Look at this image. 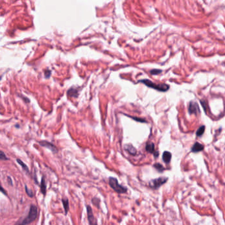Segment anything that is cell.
I'll use <instances>...</instances> for the list:
<instances>
[{
	"label": "cell",
	"mask_w": 225,
	"mask_h": 225,
	"mask_svg": "<svg viewBox=\"0 0 225 225\" xmlns=\"http://www.w3.org/2000/svg\"><path fill=\"white\" fill-rule=\"evenodd\" d=\"M67 94H68V96H77V94H78V92H77V91L75 89H70L68 92H67Z\"/></svg>",
	"instance_id": "16"
},
{
	"label": "cell",
	"mask_w": 225,
	"mask_h": 225,
	"mask_svg": "<svg viewBox=\"0 0 225 225\" xmlns=\"http://www.w3.org/2000/svg\"><path fill=\"white\" fill-rule=\"evenodd\" d=\"M203 149H204V146L203 145L198 143V142H196V143L194 145L193 147H192L191 151L193 152H198L203 151Z\"/></svg>",
	"instance_id": "9"
},
{
	"label": "cell",
	"mask_w": 225,
	"mask_h": 225,
	"mask_svg": "<svg viewBox=\"0 0 225 225\" xmlns=\"http://www.w3.org/2000/svg\"><path fill=\"white\" fill-rule=\"evenodd\" d=\"M100 203H101V199L97 198V197H94L92 199V203L98 209H100Z\"/></svg>",
	"instance_id": "15"
},
{
	"label": "cell",
	"mask_w": 225,
	"mask_h": 225,
	"mask_svg": "<svg viewBox=\"0 0 225 225\" xmlns=\"http://www.w3.org/2000/svg\"><path fill=\"white\" fill-rule=\"evenodd\" d=\"M168 180V178L165 177H160L159 178L157 179H154L150 182L149 183V186L152 188L154 189H157L159 188V187H161L162 185H163L166 182V181Z\"/></svg>",
	"instance_id": "4"
},
{
	"label": "cell",
	"mask_w": 225,
	"mask_h": 225,
	"mask_svg": "<svg viewBox=\"0 0 225 225\" xmlns=\"http://www.w3.org/2000/svg\"><path fill=\"white\" fill-rule=\"evenodd\" d=\"M154 157H155V158H157V157H159V152L158 151L154 152Z\"/></svg>",
	"instance_id": "27"
},
{
	"label": "cell",
	"mask_w": 225,
	"mask_h": 225,
	"mask_svg": "<svg viewBox=\"0 0 225 225\" xmlns=\"http://www.w3.org/2000/svg\"><path fill=\"white\" fill-rule=\"evenodd\" d=\"M205 127L204 126H202L199 127V128L197 129V131L196 132V135L198 137H201L202 135L203 134L204 131H205Z\"/></svg>",
	"instance_id": "17"
},
{
	"label": "cell",
	"mask_w": 225,
	"mask_h": 225,
	"mask_svg": "<svg viewBox=\"0 0 225 225\" xmlns=\"http://www.w3.org/2000/svg\"><path fill=\"white\" fill-rule=\"evenodd\" d=\"M0 160L1 161H7V160H9V159L6 157V154L2 151H1V154H0Z\"/></svg>",
	"instance_id": "20"
},
{
	"label": "cell",
	"mask_w": 225,
	"mask_h": 225,
	"mask_svg": "<svg viewBox=\"0 0 225 225\" xmlns=\"http://www.w3.org/2000/svg\"><path fill=\"white\" fill-rule=\"evenodd\" d=\"M24 189H25L26 193H27V195H28V196H29V197H31V198H32V197H34V193H33V191H32V189H29L28 188V187H27V185H25V186H24Z\"/></svg>",
	"instance_id": "19"
},
{
	"label": "cell",
	"mask_w": 225,
	"mask_h": 225,
	"mask_svg": "<svg viewBox=\"0 0 225 225\" xmlns=\"http://www.w3.org/2000/svg\"><path fill=\"white\" fill-rule=\"evenodd\" d=\"M150 73H151V75H158V74H160L161 73H162V70L152 69V70H151V71H150Z\"/></svg>",
	"instance_id": "21"
},
{
	"label": "cell",
	"mask_w": 225,
	"mask_h": 225,
	"mask_svg": "<svg viewBox=\"0 0 225 225\" xmlns=\"http://www.w3.org/2000/svg\"><path fill=\"white\" fill-rule=\"evenodd\" d=\"M140 82H143L146 86L150 87V88L156 89L159 91H161V92H166L168 91L170 87L168 85L166 84H155L154 82H152V81H149V79H143L140 81Z\"/></svg>",
	"instance_id": "3"
},
{
	"label": "cell",
	"mask_w": 225,
	"mask_h": 225,
	"mask_svg": "<svg viewBox=\"0 0 225 225\" xmlns=\"http://www.w3.org/2000/svg\"><path fill=\"white\" fill-rule=\"evenodd\" d=\"M172 158V154L168 151H165L164 152L163 154H162V160L165 162V163L168 164L170 162V160Z\"/></svg>",
	"instance_id": "10"
},
{
	"label": "cell",
	"mask_w": 225,
	"mask_h": 225,
	"mask_svg": "<svg viewBox=\"0 0 225 225\" xmlns=\"http://www.w3.org/2000/svg\"><path fill=\"white\" fill-rule=\"evenodd\" d=\"M38 216V208L36 205L32 204L30 206L28 215L23 219L19 220L14 225H28L34 222Z\"/></svg>",
	"instance_id": "1"
},
{
	"label": "cell",
	"mask_w": 225,
	"mask_h": 225,
	"mask_svg": "<svg viewBox=\"0 0 225 225\" xmlns=\"http://www.w3.org/2000/svg\"><path fill=\"white\" fill-rule=\"evenodd\" d=\"M41 193L43 194L44 196H46V182H45L44 177H42V179H41Z\"/></svg>",
	"instance_id": "12"
},
{
	"label": "cell",
	"mask_w": 225,
	"mask_h": 225,
	"mask_svg": "<svg viewBox=\"0 0 225 225\" xmlns=\"http://www.w3.org/2000/svg\"><path fill=\"white\" fill-rule=\"evenodd\" d=\"M146 151L147 152H150V153H153L155 151H154V145L152 143H147L146 145Z\"/></svg>",
	"instance_id": "13"
},
{
	"label": "cell",
	"mask_w": 225,
	"mask_h": 225,
	"mask_svg": "<svg viewBox=\"0 0 225 225\" xmlns=\"http://www.w3.org/2000/svg\"><path fill=\"white\" fill-rule=\"evenodd\" d=\"M1 191L2 193H3L4 195H6V196H7V192H6V191L5 190V189H3V187H2V186H1Z\"/></svg>",
	"instance_id": "26"
},
{
	"label": "cell",
	"mask_w": 225,
	"mask_h": 225,
	"mask_svg": "<svg viewBox=\"0 0 225 225\" xmlns=\"http://www.w3.org/2000/svg\"><path fill=\"white\" fill-rule=\"evenodd\" d=\"M189 113L191 114H197L199 112V108L197 102H191L188 106Z\"/></svg>",
	"instance_id": "7"
},
{
	"label": "cell",
	"mask_w": 225,
	"mask_h": 225,
	"mask_svg": "<svg viewBox=\"0 0 225 225\" xmlns=\"http://www.w3.org/2000/svg\"><path fill=\"white\" fill-rule=\"evenodd\" d=\"M129 117H131V118H133V119H135V120H136L137 122H146V121L145 120V119H143L138 118V117H132V116H129Z\"/></svg>",
	"instance_id": "22"
},
{
	"label": "cell",
	"mask_w": 225,
	"mask_h": 225,
	"mask_svg": "<svg viewBox=\"0 0 225 225\" xmlns=\"http://www.w3.org/2000/svg\"><path fill=\"white\" fill-rule=\"evenodd\" d=\"M87 217H88L89 225H98V224H97L96 219L94 216L92 208L90 205L87 206Z\"/></svg>",
	"instance_id": "5"
},
{
	"label": "cell",
	"mask_w": 225,
	"mask_h": 225,
	"mask_svg": "<svg viewBox=\"0 0 225 225\" xmlns=\"http://www.w3.org/2000/svg\"><path fill=\"white\" fill-rule=\"evenodd\" d=\"M124 149L126 151L128 152L131 155L135 156L137 154V150L135 147L131 144H127L124 146Z\"/></svg>",
	"instance_id": "8"
},
{
	"label": "cell",
	"mask_w": 225,
	"mask_h": 225,
	"mask_svg": "<svg viewBox=\"0 0 225 225\" xmlns=\"http://www.w3.org/2000/svg\"><path fill=\"white\" fill-rule=\"evenodd\" d=\"M201 103L202 106H203V108H204L205 111L206 112V103H205V102L204 101H201Z\"/></svg>",
	"instance_id": "25"
},
{
	"label": "cell",
	"mask_w": 225,
	"mask_h": 225,
	"mask_svg": "<svg viewBox=\"0 0 225 225\" xmlns=\"http://www.w3.org/2000/svg\"><path fill=\"white\" fill-rule=\"evenodd\" d=\"M154 168L159 172H162L164 170V168L163 167V166H162V165L160 163L154 164Z\"/></svg>",
	"instance_id": "18"
},
{
	"label": "cell",
	"mask_w": 225,
	"mask_h": 225,
	"mask_svg": "<svg viewBox=\"0 0 225 225\" xmlns=\"http://www.w3.org/2000/svg\"><path fill=\"white\" fill-rule=\"evenodd\" d=\"M50 73L51 71H50V70H46V72H45V77H46V78H49L50 76Z\"/></svg>",
	"instance_id": "23"
},
{
	"label": "cell",
	"mask_w": 225,
	"mask_h": 225,
	"mask_svg": "<svg viewBox=\"0 0 225 225\" xmlns=\"http://www.w3.org/2000/svg\"><path fill=\"white\" fill-rule=\"evenodd\" d=\"M17 163H18L19 164L21 165V167H22V168L24 170L27 172V173H28V174L30 173V171H29V169L28 168V166H27V164H24V162L21 161V160L17 159Z\"/></svg>",
	"instance_id": "14"
},
{
	"label": "cell",
	"mask_w": 225,
	"mask_h": 225,
	"mask_svg": "<svg viewBox=\"0 0 225 225\" xmlns=\"http://www.w3.org/2000/svg\"><path fill=\"white\" fill-rule=\"evenodd\" d=\"M108 184L109 186L111 187V188L113 189L117 194H126L127 191V189L126 187L119 184L116 177H109Z\"/></svg>",
	"instance_id": "2"
},
{
	"label": "cell",
	"mask_w": 225,
	"mask_h": 225,
	"mask_svg": "<svg viewBox=\"0 0 225 225\" xmlns=\"http://www.w3.org/2000/svg\"><path fill=\"white\" fill-rule=\"evenodd\" d=\"M7 182H8V184L9 185H11V186H13V181H12V179L11 178V177H9V176L7 177Z\"/></svg>",
	"instance_id": "24"
},
{
	"label": "cell",
	"mask_w": 225,
	"mask_h": 225,
	"mask_svg": "<svg viewBox=\"0 0 225 225\" xmlns=\"http://www.w3.org/2000/svg\"><path fill=\"white\" fill-rule=\"evenodd\" d=\"M62 203H63V206L65 211V215H67V212H68L69 210V200L67 198H62L61 199Z\"/></svg>",
	"instance_id": "11"
},
{
	"label": "cell",
	"mask_w": 225,
	"mask_h": 225,
	"mask_svg": "<svg viewBox=\"0 0 225 225\" xmlns=\"http://www.w3.org/2000/svg\"><path fill=\"white\" fill-rule=\"evenodd\" d=\"M39 144L41 145V146L46 147V148L50 149L52 152H53L54 153H57V151H58L56 148V147L52 143H50V142H48L46 141H42L39 142Z\"/></svg>",
	"instance_id": "6"
}]
</instances>
